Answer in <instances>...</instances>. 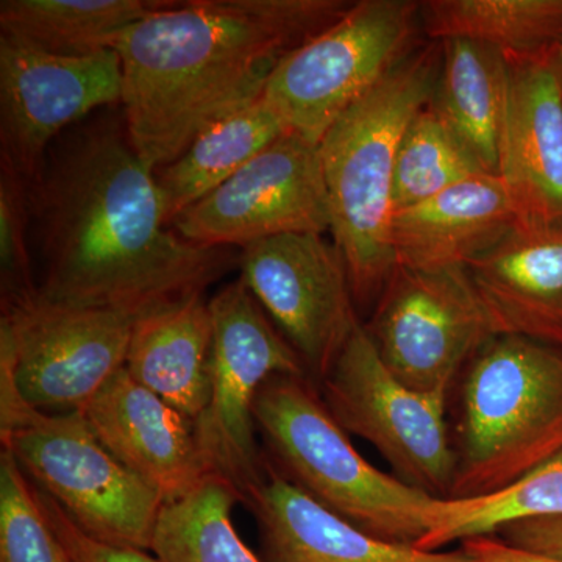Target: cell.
I'll return each instance as SVG.
<instances>
[{
  "label": "cell",
  "instance_id": "6da1fadb",
  "mask_svg": "<svg viewBox=\"0 0 562 562\" xmlns=\"http://www.w3.org/2000/svg\"><path fill=\"white\" fill-rule=\"evenodd\" d=\"M40 301L138 317L202 294L224 249L184 241L162 220L154 172L125 122L99 121L52 144L27 180Z\"/></svg>",
  "mask_w": 562,
  "mask_h": 562
},
{
  "label": "cell",
  "instance_id": "7a4b0ae2",
  "mask_svg": "<svg viewBox=\"0 0 562 562\" xmlns=\"http://www.w3.org/2000/svg\"><path fill=\"white\" fill-rule=\"evenodd\" d=\"M342 0H165L125 29L120 55L125 128L151 172L192 140L260 101L281 58L349 9Z\"/></svg>",
  "mask_w": 562,
  "mask_h": 562
},
{
  "label": "cell",
  "instance_id": "3957f363",
  "mask_svg": "<svg viewBox=\"0 0 562 562\" xmlns=\"http://www.w3.org/2000/svg\"><path fill=\"white\" fill-rule=\"evenodd\" d=\"M442 46L409 52L319 143L330 232L349 272L355 303L379 302L395 269L391 244L398 146L414 116L431 102Z\"/></svg>",
  "mask_w": 562,
  "mask_h": 562
},
{
  "label": "cell",
  "instance_id": "277c9868",
  "mask_svg": "<svg viewBox=\"0 0 562 562\" xmlns=\"http://www.w3.org/2000/svg\"><path fill=\"white\" fill-rule=\"evenodd\" d=\"M273 465L288 482L373 538L416 547L439 498L387 475L351 446L308 375H276L254 406Z\"/></svg>",
  "mask_w": 562,
  "mask_h": 562
},
{
  "label": "cell",
  "instance_id": "5b68a950",
  "mask_svg": "<svg viewBox=\"0 0 562 562\" xmlns=\"http://www.w3.org/2000/svg\"><path fill=\"white\" fill-rule=\"evenodd\" d=\"M449 498L497 494L562 450V349L494 336L461 391Z\"/></svg>",
  "mask_w": 562,
  "mask_h": 562
},
{
  "label": "cell",
  "instance_id": "8992f818",
  "mask_svg": "<svg viewBox=\"0 0 562 562\" xmlns=\"http://www.w3.org/2000/svg\"><path fill=\"white\" fill-rule=\"evenodd\" d=\"M0 438L88 538L149 552L165 501L99 441L81 413L32 408L0 384Z\"/></svg>",
  "mask_w": 562,
  "mask_h": 562
},
{
  "label": "cell",
  "instance_id": "52a82bcc",
  "mask_svg": "<svg viewBox=\"0 0 562 562\" xmlns=\"http://www.w3.org/2000/svg\"><path fill=\"white\" fill-rule=\"evenodd\" d=\"M420 3L360 0L331 25L281 58L262 101L310 143L317 144L350 106L412 52Z\"/></svg>",
  "mask_w": 562,
  "mask_h": 562
},
{
  "label": "cell",
  "instance_id": "ba28073f",
  "mask_svg": "<svg viewBox=\"0 0 562 562\" xmlns=\"http://www.w3.org/2000/svg\"><path fill=\"white\" fill-rule=\"evenodd\" d=\"M209 306L210 398L194 432L211 471L235 484L246 501L268 468L255 442L258 392L272 376L306 375V369L243 279L225 284Z\"/></svg>",
  "mask_w": 562,
  "mask_h": 562
},
{
  "label": "cell",
  "instance_id": "9c48e42d",
  "mask_svg": "<svg viewBox=\"0 0 562 562\" xmlns=\"http://www.w3.org/2000/svg\"><path fill=\"white\" fill-rule=\"evenodd\" d=\"M322 398L347 432L371 442L402 482L449 498L457 468L447 424V398L403 384L384 366L360 324L330 373Z\"/></svg>",
  "mask_w": 562,
  "mask_h": 562
},
{
  "label": "cell",
  "instance_id": "30bf717a",
  "mask_svg": "<svg viewBox=\"0 0 562 562\" xmlns=\"http://www.w3.org/2000/svg\"><path fill=\"white\" fill-rule=\"evenodd\" d=\"M131 314L40 301L2 310L0 384L38 412L83 413L127 360Z\"/></svg>",
  "mask_w": 562,
  "mask_h": 562
},
{
  "label": "cell",
  "instance_id": "8fae6325",
  "mask_svg": "<svg viewBox=\"0 0 562 562\" xmlns=\"http://www.w3.org/2000/svg\"><path fill=\"white\" fill-rule=\"evenodd\" d=\"M364 327L403 384L443 397L495 336L465 268L395 266Z\"/></svg>",
  "mask_w": 562,
  "mask_h": 562
},
{
  "label": "cell",
  "instance_id": "7c38bea8",
  "mask_svg": "<svg viewBox=\"0 0 562 562\" xmlns=\"http://www.w3.org/2000/svg\"><path fill=\"white\" fill-rule=\"evenodd\" d=\"M239 265L306 375L322 383L361 324L339 247L321 233H286L243 247Z\"/></svg>",
  "mask_w": 562,
  "mask_h": 562
},
{
  "label": "cell",
  "instance_id": "4fadbf2b",
  "mask_svg": "<svg viewBox=\"0 0 562 562\" xmlns=\"http://www.w3.org/2000/svg\"><path fill=\"white\" fill-rule=\"evenodd\" d=\"M122 103L120 55H60L0 32V160L31 180L52 144L92 111Z\"/></svg>",
  "mask_w": 562,
  "mask_h": 562
},
{
  "label": "cell",
  "instance_id": "5bb4252c",
  "mask_svg": "<svg viewBox=\"0 0 562 562\" xmlns=\"http://www.w3.org/2000/svg\"><path fill=\"white\" fill-rule=\"evenodd\" d=\"M319 146L290 132L243 166L171 228L210 249L246 247L286 233L330 232Z\"/></svg>",
  "mask_w": 562,
  "mask_h": 562
},
{
  "label": "cell",
  "instance_id": "9a60e30c",
  "mask_svg": "<svg viewBox=\"0 0 562 562\" xmlns=\"http://www.w3.org/2000/svg\"><path fill=\"white\" fill-rule=\"evenodd\" d=\"M81 414L106 450L165 503L180 501L214 473L195 438L194 424L135 382L125 366Z\"/></svg>",
  "mask_w": 562,
  "mask_h": 562
},
{
  "label": "cell",
  "instance_id": "2e32d148",
  "mask_svg": "<svg viewBox=\"0 0 562 562\" xmlns=\"http://www.w3.org/2000/svg\"><path fill=\"white\" fill-rule=\"evenodd\" d=\"M508 66L498 177L517 222L562 228L561 80L552 61Z\"/></svg>",
  "mask_w": 562,
  "mask_h": 562
},
{
  "label": "cell",
  "instance_id": "e0dca14e",
  "mask_svg": "<svg viewBox=\"0 0 562 562\" xmlns=\"http://www.w3.org/2000/svg\"><path fill=\"white\" fill-rule=\"evenodd\" d=\"M465 271L495 336L562 349V228L517 222Z\"/></svg>",
  "mask_w": 562,
  "mask_h": 562
},
{
  "label": "cell",
  "instance_id": "ac0fdd59",
  "mask_svg": "<svg viewBox=\"0 0 562 562\" xmlns=\"http://www.w3.org/2000/svg\"><path fill=\"white\" fill-rule=\"evenodd\" d=\"M260 530L265 562H475L458 550H420L361 531L266 468L247 494Z\"/></svg>",
  "mask_w": 562,
  "mask_h": 562
},
{
  "label": "cell",
  "instance_id": "d6986e66",
  "mask_svg": "<svg viewBox=\"0 0 562 562\" xmlns=\"http://www.w3.org/2000/svg\"><path fill=\"white\" fill-rule=\"evenodd\" d=\"M517 216L501 177L476 173L427 201L395 211V266L417 271L468 268L491 250Z\"/></svg>",
  "mask_w": 562,
  "mask_h": 562
},
{
  "label": "cell",
  "instance_id": "ffe728a7",
  "mask_svg": "<svg viewBox=\"0 0 562 562\" xmlns=\"http://www.w3.org/2000/svg\"><path fill=\"white\" fill-rule=\"evenodd\" d=\"M211 336L202 294L168 303L135 321L125 369L194 424L209 405Z\"/></svg>",
  "mask_w": 562,
  "mask_h": 562
},
{
  "label": "cell",
  "instance_id": "44dd1931",
  "mask_svg": "<svg viewBox=\"0 0 562 562\" xmlns=\"http://www.w3.org/2000/svg\"><path fill=\"white\" fill-rule=\"evenodd\" d=\"M441 44L432 109L482 171L498 176L508 103V61L502 52L475 41L449 40Z\"/></svg>",
  "mask_w": 562,
  "mask_h": 562
},
{
  "label": "cell",
  "instance_id": "7402d4cb",
  "mask_svg": "<svg viewBox=\"0 0 562 562\" xmlns=\"http://www.w3.org/2000/svg\"><path fill=\"white\" fill-rule=\"evenodd\" d=\"M290 132L262 98L203 132L179 158L154 172L165 224L171 227L183 211Z\"/></svg>",
  "mask_w": 562,
  "mask_h": 562
},
{
  "label": "cell",
  "instance_id": "603a6c76",
  "mask_svg": "<svg viewBox=\"0 0 562 562\" xmlns=\"http://www.w3.org/2000/svg\"><path fill=\"white\" fill-rule=\"evenodd\" d=\"M420 16L432 41H475L508 61H552L562 44V0H428Z\"/></svg>",
  "mask_w": 562,
  "mask_h": 562
},
{
  "label": "cell",
  "instance_id": "cb8c5ba5",
  "mask_svg": "<svg viewBox=\"0 0 562 562\" xmlns=\"http://www.w3.org/2000/svg\"><path fill=\"white\" fill-rule=\"evenodd\" d=\"M161 0H2L0 31L60 55L111 49L125 29Z\"/></svg>",
  "mask_w": 562,
  "mask_h": 562
},
{
  "label": "cell",
  "instance_id": "d4e9b609",
  "mask_svg": "<svg viewBox=\"0 0 562 562\" xmlns=\"http://www.w3.org/2000/svg\"><path fill=\"white\" fill-rule=\"evenodd\" d=\"M239 501L235 484L211 473L190 494L162 506L151 552L161 562H265L233 525Z\"/></svg>",
  "mask_w": 562,
  "mask_h": 562
},
{
  "label": "cell",
  "instance_id": "484cf974",
  "mask_svg": "<svg viewBox=\"0 0 562 562\" xmlns=\"http://www.w3.org/2000/svg\"><path fill=\"white\" fill-rule=\"evenodd\" d=\"M547 516H562V450L497 494L439 498L432 506L430 531L416 547L436 552L453 542L495 535L514 520Z\"/></svg>",
  "mask_w": 562,
  "mask_h": 562
},
{
  "label": "cell",
  "instance_id": "4316f807",
  "mask_svg": "<svg viewBox=\"0 0 562 562\" xmlns=\"http://www.w3.org/2000/svg\"><path fill=\"white\" fill-rule=\"evenodd\" d=\"M476 173L486 172L430 102L414 116L398 146L392 194L394 213L427 201Z\"/></svg>",
  "mask_w": 562,
  "mask_h": 562
},
{
  "label": "cell",
  "instance_id": "83f0119b",
  "mask_svg": "<svg viewBox=\"0 0 562 562\" xmlns=\"http://www.w3.org/2000/svg\"><path fill=\"white\" fill-rule=\"evenodd\" d=\"M0 562H72L14 454L0 453Z\"/></svg>",
  "mask_w": 562,
  "mask_h": 562
},
{
  "label": "cell",
  "instance_id": "f1b7e54d",
  "mask_svg": "<svg viewBox=\"0 0 562 562\" xmlns=\"http://www.w3.org/2000/svg\"><path fill=\"white\" fill-rule=\"evenodd\" d=\"M27 180L0 160V281L2 310L38 297L32 268Z\"/></svg>",
  "mask_w": 562,
  "mask_h": 562
},
{
  "label": "cell",
  "instance_id": "f546056e",
  "mask_svg": "<svg viewBox=\"0 0 562 562\" xmlns=\"http://www.w3.org/2000/svg\"><path fill=\"white\" fill-rule=\"evenodd\" d=\"M35 487L52 528L57 532L74 562H161L157 557H150L143 550L117 549V547L105 546L88 538L74 525L68 514L63 512L61 506L50 495L41 491L36 484Z\"/></svg>",
  "mask_w": 562,
  "mask_h": 562
},
{
  "label": "cell",
  "instance_id": "4dcf8cb0",
  "mask_svg": "<svg viewBox=\"0 0 562 562\" xmlns=\"http://www.w3.org/2000/svg\"><path fill=\"white\" fill-rule=\"evenodd\" d=\"M495 535L514 549L562 561V516L514 520L503 525Z\"/></svg>",
  "mask_w": 562,
  "mask_h": 562
},
{
  "label": "cell",
  "instance_id": "1f68e13d",
  "mask_svg": "<svg viewBox=\"0 0 562 562\" xmlns=\"http://www.w3.org/2000/svg\"><path fill=\"white\" fill-rule=\"evenodd\" d=\"M461 547L475 562H562L514 549L495 535L465 539Z\"/></svg>",
  "mask_w": 562,
  "mask_h": 562
},
{
  "label": "cell",
  "instance_id": "d6a6232c",
  "mask_svg": "<svg viewBox=\"0 0 562 562\" xmlns=\"http://www.w3.org/2000/svg\"><path fill=\"white\" fill-rule=\"evenodd\" d=\"M552 63H553L554 69H557L558 77H560L561 85H562V44L560 46V49H558L557 55H554Z\"/></svg>",
  "mask_w": 562,
  "mask_h": 562
},
{
  "label": "cell",
  "instance_id": "836d02e7",
  "mask_svg": "<svg viewBox=\"0 0 562 562\" xmlns=\"http://www.w3.org/2000/svg\"><path fill=\"white\" fill-rule=\"evenodd\" d=\"M72 562H74V560H72Z\"/></svg>",
  "mask_w": 562,
  "mask_h": 562
}]
</instances>
